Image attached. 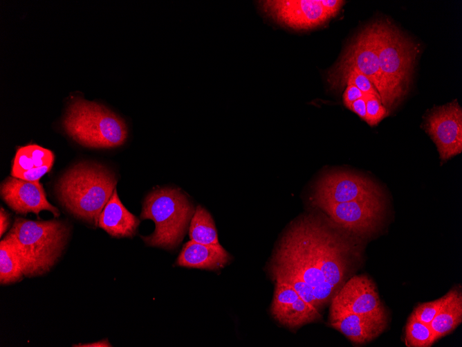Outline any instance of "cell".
<instances>
[{
	"label": "cell",
	"instance_id": "6da1fadb",
	"mask_svg": "<svg viewBox=\"0 0 462 347\" xmlns=\"http://www.w3.org/2000/svg\"><path fill=\"white\" fill-rule=\"evenodd\" d=\"M335 233L313 218L297 222L284 237L272 262L295 271L313 290L318 310L331 296L322 268Z\"/></svg>",
	"mask_w": 462,
	"mask_h": 347
},
{
	"label": "cell",
	"instance_id": "7a4b0ae2",
	"mask_svg": "<svg viewBox=\"0 0 462 347\" xmlns=\"http://www.w3.org/2000/svg\"><path fill=\"white\" fill-rule=\"evenodd\" d=\"M116 184L114 173L103 165L80 162L59 178L55 192L59 201L68 212L97 226L99 215Z\"/></svg>",
	"mask_w": 462,
	"mask_h": 347
},
{
	"label": "cell",
	"instance_id": "3957f363",
	"mask_svg": "<svg viewBox=\"0 0 462 347\" xmlns=\"http://www.w3.org/2000/svg\"><path fill=\"white\" fill-rule=\"evenodd\" d=\"M69 235V225L62 220L16 217L6 236L16 249L24 275L34 277L46 274L55 265Z\"/></svg>",
	"mask_w": 462,
	"mask_h": 347
},
{
	"label": "cell",
	"instance_id": "277c9868",
	"mask_svg": "<svg viewBox=\"0 0 462 347\" xmlns=\"http://www.w3.org/2000/svg\"><path fill=\"white\" fill-rule=\"evenodd\" d=\"M62 124L69 136L89 148H116L124 144L128 136L122 118L100 104L80 97L69 103Z\"/></svg>",
	"mask_w": 462,
	"mask_h": 347
},
{
	"label": "cell",
	"instance_id": "5b68a950",
	"mask_svg": "<svg viewBox=\"0 0 462 347\" xmlns=\"http://www.w3.org/2000/svg\"><path fill=\"white\" fill-rule=\"evenodd\" d=\"M194 213V206L176 188H159L145 197L140 218L155 223V230L142 239L149 246L174 249L182 241Z\"/></svg>",
	"mask_w": 462,
	"mask_h": 347
},
{
	"label": "cell",
	"instance_id": "8992f818",
	"mask_svg": "<svg viewBox=\"0 0 462 347\" xmlns=\"http://www.w3.org/2000/svg\"><path fill=\"white\" fill-rule=\"evenodd\" d=\"M418 52V46L393 24L379 20L378 58L387 109H391L407 92Z\"/></svg>",
	"mask_w": 462,
	"mask_h": 347
},
{
	"label": "cell",
	"instance_id": "52a82bcc",
	"mask_svg": "<svg viewBox=\"0 0 462 347\" xmlns=\"http://www.w3.org/2000/svg\"><path fill=\"white\" fill-rule=\"evenodd\" d=\"M379 20L362 29L347 46L337 63L326 75L330 88L336 91L344 88V80L351 71L367 76L379 93L382 105L386 103V89L378 58Z\"/></svg>",
	"mask_w": 462,
	"mask_h": 347
},
{
	"label": "cell",
	"instance_id": "ba28073f",
	"mask_svg": "<svg viewBox=\"0 0 462 347\" xmlns=\"http://www.w3.org/2000/svg\"><path fill=\"white\" fill-rule=\"evenodd\" d=\"M340 0L259 1L261 10L280 25L309 30L334 17L344 3Z\"/></svg>",
	"mask_w": 462,
	"mask_h": 347
},
{
	"label": "cell",
	"instance_id": "9c48e42d",
	"mask_svg": "<svg viewBox=\"0 0 462 347\" xmlns=\"http://www.w3.org/2000/svg\"><path fill=\"white\" fill-rule=\"evenodd\" d=\"M424 129L445 161L462 151V109L456 100L434 107L425 116Z\"/></svg>",
	"mask_w": 462,
	"mask_h": 347
},
{
	"label": "cell",
	"instance_id": "30bf717a",
	"mask_svg": "<svg viewBox=\"0 0 462 347\" xmlns=\"http://www.w3.org/2000/svg\"><path fill=\"white\" fill-rule=\"evenodd\" d=\"M320 207L342 227L364 235L375 231L384 209L381 194Z\"/></svg>",
	"mask_w": 462,
	"mask_h": 347
},
{
	"label": "cell",
	"instance_id": "8fae6325",
	"mask_svg": "<svg viewBox=\"0 0 462 347\" xmlns=\"http://www.w3.org/2000/svg\"><path fill=\"white\" fill-rule=\"evenodd\" d=\"M380 194L376 185L365 177L348 172H335L324 176L319 181L313 203L320 207Z\"/></svg>",
	"mask_w": 462,
	"mask_h": 347
},
{
	"label": "cell",
	"instance_id": "7c38bea8",
	"mask_svg": "<svg viewBox=\"0 0 462 347\" xmlns=\"http://www.w3.org/2000/svg\"><path fill=\"white\" fill-rule=\"evenodd\" d=\"M0 193L6 204L17 213H33L38 216L40 211H48L55 217L60 215L59 210L47 200L39 181L8 177L1 183Z\"/></svg>",
	"mask_w": 462,
	"mask_h": 347
},
{
	"label": "cell",
	"instance_id": "4fadbf2b",
	"mask_svg": "<svg viewBox=\"0 0 462 347\" xmlns=\"http://www.w3.org/2000/svg\"><path fill=\"white\" fill-rule=\"evenodd\" d=\"M332 303L362 316L387 318L373 282L366 276H355L335 295Z\"/></svg>",
	"mask_w": 462,
	"mask_h": 347
},
{
	"label": "cell",
	"instance_id": "5bb4252c",
	"mask_svg": "<svg viewBox=\"0 0 462 347\" xmlns=\"http://www.w3.org/2000/svg\"><path fill=\"white\" fill-rule=\"evenodd\" d=\"M271 313L281 324L290 328L320 318L318 310L304 301L291 286L277 281L275 283Z\"/></svg>",
	"mask_w": 462,
	"mask_h": 347
},
{
	"label": "cell",
	"instance_id": "9a60e30c",
	"mask_svg": "<svg viewBox=\"0 0 462 347\" xmlns=\"http://www.w3.org/2000/svg\"><path fill=\"white\" fill-rule=\"evenodd\" d=\"M332 327L357 344L369 342L379 336L387 326V318L362 316L332 303L329 315Z\"/></svg>",
	"mask_w": 462,
	"mask_h": 347
},
{
	"label": "cell",
	"instance_id": "2e32d148",
	"mask_svg": "<svg viewBox=\"0 0 462 347\" xmlns=\"http://www.w3.org/2000/svg\"><path fill=\"white\" fill-rule=\"evenodd\" d=\"M53 152L36 144L20 147L15 155L11 176L30 181H39L54 163Z\"/></svg>",
	"mask_w": 462,
	"mask_h": 347
},
{
	"label": "cell",
	"instance_id": "e0dca14e",
	"mask_svg": "<svg viewBox=\"0 0 462 347\" xmlns=\"http://www.w3.org/2000/svg\"><path fill=\"white\" fill-rule=\"evenodd\" d=\"M139 219L120 200L116 188L100 213L98 226L114 238L132 237L137 231Z\"/></svg>",
	"mask_w": 462,
	"mask_h": 347
},
{
	"label": "cell",
	"instance_id": "ac0fdd59",
	"mask_svg": "<svg viewBox=\"0 0 462 347\" xmlns=\"http://www.w3.org/2000/svg\"><path fill=\"white\" fill-rule=\"evenodd\" d=\"M230 259L227 251L219 245H207L189 241L186 242L176 261V265L190 268L217 269Z\"/></svg>",
	"mask_w": 462,
	"mask_h": 347
},
{
	"label": "cell",
	"instance_id": "d6986e66",
	"mask_svg": "<svg viewBox=\"0 0 462 347\" xmlns=\"http://www.w3.org/2000/svg\"><path fill=\"white\" fill-rule=\"evenodd\" d=\"M462 322V295L457 289L443 296L440 309L429 324L436 340L452 332Z\"/></svg>",
	"mask_w": 462,
	"mask_h": 347
},
{
	"label": "cell",
	"instance_id": "ffe728a7",
	"mask_svg": "<svg viewBox=\"0 0 462 347\" xmlns=\"http://www.w3.org/2000/svg\"><path fill=\"white\" fill-rule=\"evenodd\" d=\"M189 235L190 240L207 245H219L217 233L210 214L201 206H197L191 219Z\"/></svg>",
	"mask_w": 462,
	"mask_h": 347
},
{
	"label": "cell",
	"instance_id": "44dd1931",
	"mask_svg": "<svg viewBox=\"0 0 462 347\" xmlns=\"http://www.w3.org/2000/svg\"><path fill=\"white\" fill-rule=\"evenodd\" d=\"M24 276L16 249L6 235L0 242V283L1 285L17 283Z\"/></svg>",
	"mask_w": 462,
	"mask_h": 347
},
{
	"label": "cell",
	"instance_id": "7402d4cb",
	"mask_svg": "<svg viewBox=\"0 0 462 347\" xmlns=\"http://www.w3.org/2000/svg\"><path fill=\"white\" fill-rule=\"evenodd\" d=\"M271 273L275 281L289 285L304 301L318 310L313 290L295 271L283 264L272 262Z\"/></svg>",
	"mask_w": 462,
	"mask_h": 347
},
{
	"label": "cell",
	"instance_id": "603a6c76",
	"mask_svg": "<svg viewBox=\"0 0 462 347\" xmlns=\"http://www.w3.org/2000/svg\"><path fill=\"white\" fill-rule=\"evenodd\" d=\"M436 341L434 334L429 325L421 322L413 314H411L405 327L407 346L429 347Z\"/></svg>",
	"mask_w": 462,
	"mask_h": 347
},
{
	"label": "cell",
	"instance_id": "cb8c5ba5",
	"mask_svg": "<svg viewBox=\"0 0 462 347\" xmlns=\"http://www.w3.org/2000/svg\"><path fill=\"white\" fill-rule=\"evenodd\" d=\"M366 96V121L370 126L377 125L389 115L387 109L382 105L381 99L374 95Z\"/></svg>",
	"mask_w": 462,
	"mask_h": 347
},
{
	"label": "cell",
	"instance_id": "d4e9b609",
	"mask_svg": "<svg viewBox=\"0 0 462 347\" xmlns=\"http://www.w3.org/2000/svg\"><path fill=\"white\" fill-rule=\"evenodd\" d=\"M443 296L429 302H425L418 305L412 314L421 322L429 325L436 314L438 313Z\"/></svg>",
	"mask_w": 462,
	"mask_h": 347
},
{
	"label": "cell",
	"instance_id": "484cf974",
	"mask_svg": "<svg viewBox=\"0 0 462 347\" xmlns=\"http://www.w3.org/2000/svg\"><path fill=\"white\" fill-rule=\"evenodd\" d=\"M348 84L355 85L365 95H374L381 99L379 93L372 82L367 76L359 71H351L349 73L344 80V87Z\"/></svg>",
	"mask_w": 462,
	"mask_h": 347
},
{
	"label": "cell",
	"instance_id": "4316f807",
	"mask_svg": "<svg viewBox=\"0 0 462 347\" xmlns=\"http://www.w3.org/2000/svg\"><path fill=\"white\" fill-rule=\"evenodd\" d=\"M364 96V94L357 87L353 84H348L345 87V90L342 94V101L344 106L349 109L354 101Z\"/></svg>",
	"mask_w": 462,
	"mask_h": 347
},
{
	"label": "cell",
	"instance_id": "83f0119b",
	"mask_svg": "<svg viewBox=\"0 0 462 347\" xmlns=\"http://www.w3.org/2000/svg\"><path fill=\"white\" fill-rule=\"evenodd\" d=\"M352 112L355 113L360 118L365 120L366 118V96L365 94L363 97L354 101L349 108Z\"/></svg>",
	"mask_w": 462,
	"mask_h": 347
},
{
	"label": "cell",
	"instance_id": "f1b7e54d",
	"mask_svg": "<svg viewBox=\"0 0 462 347\" xmlns=\"http://www.w3.org/2000/svg\"><path fill=\"white\" fill-rule=\"evenodd\" d=\"M10 225V215L6 210L1 207L0 208V234L1 236L6 231Z\"/></svg>",
	"mask_w": 462,
	"mask_h": 347
},
{
	"label": "cell",
	"instance_id": "f546056e",
	"mask_svg": "<svg viewBox=\"0 0 462 347\" xmlns=\"http://www.w3.org/2000/svg\"><path fill=\"white\" fill-rule=\"evenodd\" d=\"M73 346H81V347H108L111 346L110 343L107 339H102L95 342L88 343V344H79L74 345Z\"/></svg>",
	"mask_w": 462,
	"mask_h": 347
}]
</instances>
